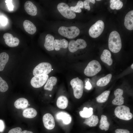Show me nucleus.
Returning a JSON list of instances; mask_svg holds the SVG:
<instances>
[{
    "instance_id": "nucleus-1",
    "label": "nucleus",
    "mask_w": 133,
    "mask_h": 133,
    "mask_svg": "<svg viewBox=\"0 0 133 133\" xmlns=\"http://www.w3.org/2000/svg\"><path fill=\"white\" fill-rule=\"evenodd\" d=\"M108 47L110 51L114 53L118 52L122 47L120 35L116 31H113L110 34L108 39Z\"/></svg>"
},
{
    "instance_id": "nucleus-2",
    "label": "nucleus",
    "mask_w": 133,
    "mask_h": 133,
    "mask_svg": "<svg viewBox=\"0 0 133 133\" xmlns=\"http://www.w3.org/2000/svg\"><path fill=\"white\" fill-rule=\"evenodd\" d=\"M114 113L118 118L123 120H128L133 117V114L130 112V108L124 105H119L115 109Z\"/></svg>"
},
{
    "instance_id": "nucleus-3",
    "label": "nucleus",
    "mask_w": 133,
    "mask_h": 133,
    "mask_svg": "<svg viewBox=\"0 0 133 133\" xmlns=\"http://www.w3.org/2000/svg\"><path fill=\"white\" fill-rule=\"evenodd\" d=\"M59 33L61 35L69 39L75 38L78 36L80 33L79 29L75 26L67 27H60L58 30Z\"/></svg>"
},
{
    "instance_id": "nucleus-4",
    "label": "nucleus",
    "mask_w": 133,
    "mask_h": 133,
    "mask_svg": "<svg viewBox=\"0 0 133 133\" xmlns=\"http://www.w3.org/2000/svg\"><path fill=\"white\" fill-rule=\"evenodd\" d=\"M101 69L100 64L98 61L92 60L88 63L85 69L84 73L87 76H93L98 73Z\"/></svg>"
},
{
    "instance_id": "nucleus-5",
    "label": "nucleus",
    "mask_w": 133,
    "mask_h": 133,
    "mask_svg": "<svg viewBox=\"0 0 133 133\" xmlns=\"http://www.w3.org/2000/svg\"><path fill=\"white\" fill-rule=\"evenodd\" d=\"M70 84L73 89L75 97L77 99L81 98L82 96L83 90L82 81L77 77L72 79Z\"/></svg>"
},
{
    "instance_id": "nucleus-6",
    "label": "nucleus",
    "mask_w": 133,
    "mask_h": 133,
    "mask_svg": "<svg viewBox=\"0 0 133 133\" xmlns=\"http://www.w3.org/2000/svg\"><path fill=\"white\" fill-rule=\"evenodd\" d=\"M52 69L51 64L48 62L41 63L34 69L33 74L34 76L47 74L50 73Z\"/></svg>"
},
{
    "instance_id": "nucleus-7",
    "label": "nucleus",
    "mask_w": 133,
    "mask_h": 133,
    "mask_svg": "<svg viewBox=\"0 0 133 133\" xmlns=\"http://www.w3.org/2000/svg\"><path fill=\"white\" fill-rule=\"evenodd\" d=\"M104 27V23L102 21H98L90 28L89 31V35L93 38L97 37L101 34Z\"/></svg>"
},
{
    "instance_id": "nucleus-8",
    "label": "nucleus",
    "mask_w": 133,
    "mask_h": 133,
    "mask_svg": "<svg viewBox=\"0 0 133 133\" xmlns=\"http://www.w3.org/2000/svg\"><path fill=\"white\" fill-rule=\"evenodd\" d=\"M57 8L61 14L66 18L72 19L76 17L75 13L71 10L69 7L65 3H59L57 6Z\"/></svg>"
},
{
    "instance_id": "nucleus-9",
    "label": "nucleus",
    "mask_w": 133,
    "mask_h": 133,
    "mask_svg": "<svg viewBox=\"0 0 133 133\" xmlns=\"http://www.w3.org/2000/svg\"><path fill=\"white\" fill-rule=\"evenodd\" d=\"M86 46L87 43L84 40L79 39L76 41H70L68 44V48L70 52H74L79 49L85 48Z\"/></svg>"
},
{
    "instance_id": "nucleus-10",
    "label": "nucleus",
    "mask_w": 133,
    "mask_h": 133,
    "mask_svg": "<svg viewBox=\"0 0 133 133\" xmlns=\"http://www.w3.org/2000/svg\"><path fill=\"white\" fill-rule=\"evenodd\" d=\"M49 78L48 74L35 76L31 79V83L32 86L35 88H39L43 86Z\"/></svg>"
},
{
    "instance_id": "nucleus-11",
    "label": "nucleus",
    "mask_w": 133,
    "mask_h": 133,
    "mask_svg": "<svg viewBox=\"0 0 133 133\" xmlns=\"http://www.w3.org/2000/svg\"><path fill=\"white\" fill-rule=\"evenodd\" d=\"M3 37L5 44L9 47H14L17 46L19 43V39L17 37H14L10 33H4Z\"/></svg>"
},
{
    "instance_id": "nucleus-12",
    "label": "nucleus",
    "mask_w": 133,
    "mask_h": 133,
    "mask_svg": "<svg viewBox=\"0 0 133 133\" xmlns=\"http://www.w3.org/2000/svg\"><path fill=\"white\" fill-rule=\"evenodd\" d=\"M43 121L45 127L48 130L52 129L55 127L54 118L50 114L47 113L45 114L43 117Z\"/></svg>"
},
{
    "instance_id": "nucleus-13",
    "label": "nucleus",
    "mask_w": 133,
    "mask_h": 133,
    "mask_svg": "<svg viewBox=\"0 0 133 133\" xmlns=\"http://www.w3.org/2000/svg\"><path fill=\"white\" fill-rule=\"evenodd\" d=\"M123 94V90L118 88L116 89L114 92L115 98L112 101V103L115 105H121L123 104L124 98L122 96Z\"/></svg>"
},
{
    "instance_id": "nucleus-14",
    "label": "nucleus",
    "mask_w": 133,
    "mask_h": 133,
    "mask_svg": "<svg viewBox=\"0 0 133 133\" xmlns=\"http://www.w3.org/2000/svg\"><path fill=\"white\" fill-rule=\"evenodd\" d=\"M24 9L29 15L33 16L36 15L37 13V9L36 6L31 1H26L24 4Z\"/></svg>"
},
{
    "instance_id": "nucleus-15",
    "label": "nucleus",
    "mask_w": 133,
    "mask_h": 133,
    "mask_svg": "<svg viewBox=\"0 0 133 133\" xmlns=\"http://www.w3.org/2000/svg\"><path fill=\"white\" fill-rule=\"evenodd\" d=\"M126 28L129 30H133V11L128 12L126 15L124 21Z\"/></svg>"
},
{
    "instance_id": "nucleus-16",
    "label": "nucleus",
    "mask_w": 133,
    "mask_h": 133,
    "mask_svg": "<svg viewBox=\"0 0 133 133\" xmlns=\"http://www.w3.org/2000/svg\"><path fill=\"white\" fill-rule=\"evenodd\" d=\"M56 117L57 119L62 120L64 124L68 125L70 123L72 120L70 115L67 113L64 112H60L56 115Z\"/></svg>"
},
{
    "instance_id": "nucleus-17",
    "label": "nucleus",
    "mask_w": 133,
    "mask_h": 133,
    "mask_svg": "<svg viewBox=\"0 0 133 133\" xmlns=\"http://www.w3.org/2000/svg\"><path fill=\"white\" fill-rule=\"evenodd\" d=\"M23 24L24 30L29 34H33L36 32V26L30 21L27 20H24Z\"/></svg>"
},
{
    "instance_id": "nucleus-18",
    "label": "nucleus",
    "mask_w": 133,
    "mask_h": 133,
    "mask_svg": "<svg viewBox=\"0 0 133 133\" xmlns=\"http://www.w3.org/2000/svg\"><path fill=\"white\" fill-rule=\"evenodd\" d=\"M54 37L53 36L49 34L47 35L45 37L44 46L47 50L50 51L54 50Z\"/></svg>"
},
{
    "instance_id": "nucleus-19",
    "label": "nucleus",
    "mask_w": 133,
    "mask_h": 133,
    "mask_svg": "<svg viewBox=\"0 0 133 133\" xmlns=\"http://www.w3.org/2000/svg\"><path fill=\"white\" fill-rule=\"evenodd\" d=\"M111 54L108 50L105 49L103 50L100 58L101 61L108 65L110 66L113 63V60L111 58Z\"/></svg>"
},
{
    "instance_id": "nucleus-20",
    "label": "nucleus",
    "mask_w": 133,
    "mask_h": 133,
    "mask_svg": "<svg viewBox=\"0 0 133 133\" xmlns=\"http://www.w3.org/2000/svg\"><path fill=\"white\" fill-rule=\"evenodd\" d=\"M53 46L55 50L58 51L61 48H66L68 46V42L64 39L60 40L55 39L54 41Z\"/></svg>"
},
{
    "instance_id": "nucleus-21",
    "label": "nucleus",
    "mask_w": 133,
    "mask_h": 133,
    "mask_svg": "<svg viewBox=\"0 0 133 133\" xmlns=\"http://www.w3.org/2000/svg\"><path fill=\"white\" fill-rule=\"evenodd\" d=\"M28 101L24 98H20L16 100L14 103L15 107L18 109H24L27 107Z\"/></svg>"
},
{
    "instance_id": "nucleus-22",
    "label": "nucleus",
    "mask_w": 133,
    "mask_h": 133,
    "mask_svg": "<svg viewBox=\"0 0 133 133\" xmlns=\"http://www.w3.org/2000/svg\"><path fill=\"white\" fill-rule=\"evenodd\" d=\"M68 103V100L65 96H61L58 98L56 105L57 107L61 109H64L67 106Z\"/></svg>"
},
{
    "instance_id": "nucleus-23",
    "label": "nucleus",
    "mask_w": 133,
    "mask_h": 133,
    "mask_svg": "<svg viewBox=\"0 0 133 133\" xmlns=\"http://www.w3.org/2000/svg\"><path fill=\"white\" fill-rule=\"evenodd\" d=\"M99 120L98 116L92 115L90 117L87 118L83 123L90 127H95L97 126Z\"/></svg>"
},
{
    "instance_id": "nucleus-24",
    "label": "nucleus",
    "mask_w": 133,
    "mask_h": 133,
    "mask_svg": "<svg viewBox=\"0 0 133 133\" xmlns=\"http://www.w3.org/2000/svg\"><path fill=\"white\" fill-rule=\"evenodd\" d=\"M112 77V74H109L100 79L97 82V85L99 87H103L107 85L110 82Z\"/></svg>"
},
{
    "instance_id": "nucleus-25",
    "label": "nucleus",
    "mask_w": 133,
    "mask_h": 133,
    "mask_svg": "<svg viewBox=\"0 0 133 133\" xmlns=\"http://www.w3.org/2000/svg\"><path fill=\"white\" fill-rule=\"evenodd\" d=\"M57 79L56 77L52 76L48 79L46 84L44 87V89L49 91L52 90L53 86L56 83Z\"/></svg>"
},
{
    "instance_id": "nucleus-26",
    "label": "nucleus",
    "mask_w": 133,
    "mask_h": 133,
    "mask_svg": "<svg viewBox=\"0 0 133 133\" xmlns=\"http://www.w3.org/2000/svg\"><path fill=\"white\" fill-rule=\"evenodd\" d=\"M9 59V56L3 52L0 53V71L3 70Z\"/></svg>"
},
{
    "instance_id": "nucleus-27",
    "label": "nucleus",
    "mask_w": 133,
    "mask_h": 133,
    "mask_svg": "<svg viewBox=\"0 0 133 133\" xmlns=\"http://www.w3.org/2000/svg\"><path fill=\"white\" fill-rule=\"evenodd\" d=\"M100 123L99 127L100 129L104 130L105 131L108 130L110 124L108 121L107 118L106 116L104 115L101 116Z\"/></svg>"
},
{
    "instance_id": "nucleus-28",
    "label": "nucleus",
    "mask_w": 133,
    "mask_h": 133,
    "mask_svg": "<svg viewBox=\"0 0 133 133\" xmlns=\"http://www.w3.org/2000/svg\"><path fill=\"white\" fill-rule=\"evenodd\" d=\"M22 114L23 116L26 118H32L37 115V112L33 108H29L25 109L23 111Z\"/></svg>"
},
{
    "instance_id": "nucleus-29",
    "label": "nucleus",
    "mask_w": 133,
    "mask_h": 133,
    "mask_svg": "<svg viewBox=\"0 0 133 133\" xmlns=\"http://www.w3.org/2000/svg\"><path fill=\"white\" fill-rule=\"evenodd\" d=\"M93 109L90 107L89 108L85 107L83 110L79 112L80 116L83 118H87L92 116L93 114Z\"/></svg>"
},
{
    "instance_id": "nucleus-30",
    "label": "nucleus",
    "mask_w": 133,
    "mask_h": 133,
    "mask_svg": "<svg viewBox=\"0 0 133 133\" xmlns=\"http://www.w3.org/2000/svg\"><path fill=\"white\" fill-rule=\"evenodd\" d=\"M110 91L106 90L102 92L96 98L97 101L100 103H102L106 102L108 100Z\"/></svg>"
},
{
    "instance_id": "nucleus-31",
    "label": "nucleus",
    "mask_w": 133,
    "mask_h": 133,
    "mask_svg": "<svg viewBox=\"0 0 133 133\" xmlns=\"http://www.w3.org/2000/svg\"><path fill=\"white\" fill-rule=\"evenodd\" d=\"M110 8L113 10H118L121 9L123 6V2L119 0H111L110 1Z\"/></svg>"
},
{
    "instance_id": "nucleus-32",
    "label": "nucleus",
    "mask_w": 133,
    "mask_h": 133,
    "mask_svg": "<svg viewBox=\"0 0 133 133\" xmlns=\"http://www.w3.org/2000/svg\"><path fill=\"white\" fill-rule=\"evenodd\" d=\"M83 1H78L76 5L74 6H71L70 8L71 10L74 12L80 13L82 11L81 8H83Z\"/></svg>"
},
{
    "instance_id": "nucleus-33",
    "label": "nucleus",
    "mask_w": 133,
    "mask_h": 133,
    "mask_svg": "<svg viewBox=\"0 0 133 133\" xmlns=\"http://www.w3.org/2000/svg\"><path fill=\"white\" fill-rule=\"evenodd\" d=\"M8 89V85L6 82L0 76V91L5 92Z\"/></svg>"
},
{
    "instance_id": "nucleus-34",
    "label": "nucleus",
    "mask_w": 133,
    "mask_h": 133,
    "mask_svg": "<svg viewBox=\"0 0 133 133\" xmlns=\"http://www.w3.org/2000/svg\"><path fill=\"white\" fill-rule=\"evenodd\" d=\"M90 2L94 4L95 2L94 0H86L84 1L83 2L85 8V9H87L88 11L90 10V7L89 5Z\"/></svg>"
},
{
    "instance_id": "nucleus-35",
    "label": "nucleus",
    "mask_w": 133,
    "mask_h": 133,
    "mask_svg": "<svg viewBox=\"0 0 133 133\" xmlns=\"http://www.w3.org/2000/svg\"><path fill=\"white\" fill-rule=\"evenodd\" d=\"M22 129L20 127H17L10 130L8 133H20Z\"/></svg>"
},
{
    "instance_id": "nucleus-36",
    "label": "nucleus",
    "mask_w": 133,
    "mask_h": 133,
    "mask_svg": "<svg viewBox=\"0 0 133 133\" xmlns=\"http://www.w3.org/2000/svg\"><path fill=\"white\" fill-rule=\"evenodd\" d=\"M7 22V18L3 16H0V23L2 26L6 25Z\"/></svg>"
},
{
    "instance_id": "nucleus-37",
    "label": "nucleus",
    "mask_w": 133,
    "mask_h": 133,
    "mask_svg": "<svg viewBox=\"0 0 133 133\" xmlns=\"http://www.w3.org/2000/svg\"><path fill=\"white\" fill-rule=\"evenodd\" d=\"M12 0H5L8 9L10 11L12 10L13 8V5L12 3Z\"/></svg>"
},
{
    "instance_id": "nucleus-38",
    "label": "nucleus",
    "mask_w": 133,
    "mask_h": 133,
    "mask_svg": "<svg viewBox=\"0 0 133 133\" xmlns=\"http://www.w3.org/2000/svg\"><path fill=\"white\" fill-rule=\"evenodd\" d=\"M116 133H130V132L126 129H117L115 131Z\"/></svg>"
},
{
    "instance_id": "nucleus-39",
    "label": "nucleus",
    "mask_w": 133,
    "mask_h": 133,
    "mask_svg": "<svg viewBox=\"0 0 133 133\" xmlns=\"http://www.w3.org/2000/svg\"><path fill=\"white\" fill-rule=\"evenodd\" d=\"M5 125L3 121L0 120V132H3L5 129Z\"/></svg>"
},
{
    "instance_id": "nucleus-40",
    "label": "nucleus",
    "mask_w": 133,
    "mask_h": 133,
    "mask_svg": "<svg viewBox=\"0 0 133 133\" xmlns=\"http://www.w3.org/2000/svg\"><path fill=\"white\" fill-rule=\"evenodd\" d=\"M85 88L88 90H90L92 87V85L90 82L88 81H87L86 83Z\"/></svg>"
},
{
    "instance_id": "nucleus-41",
    "label": "nucleus",
    "mask_w": 133,
    "mask_h": 133,
    "mask_svg": "<svg viewBox=\"0 0 133 133\" xmlns=\"http://www.w3.org/2000/svg\"><path fill=\"white\" fill-rule=\"evenodd\" d=\"M20 133H33L31 131L25 130L21 131Z\"/></svg>"
},
{
    "instance_id": "nucleus-42",
    "label": "nucleus",
    "mask_w": 133,
    "mask_h": 133,
    "mask_svg": "<svg viewBox=\"0 0 133 133\" xmlns=\"http://www.w3.org/2000/svg\"><path fill=\"white\" fill-rule=\"evenodd\" d=\"M133 64H132V65H131V67L132 69H133Z\"/></svg>"
},
{
    "instance_id": "nucleus-43",
    "label": "nucleus",
    "mask_w": 133,
    "mask_h": 133,
    "mask_svg": "<svg viewBox=\"0 0 133 133\" xmlns=\"http://www.w3.org/2000/svg\"><path fill=\"white\" fill-rule=\"evenodd\" d=\"M97 0V1H100V0Z\"/></svg>"
},
{
    "instance_id": "nucleus-44",
    "label": "nucleus",
    "mask_w": 133,
    "mask_h": 133,
    "mask_svg": "<svg viewBox=\"0 0 133 133\" xmlns=\"http://www.w3.org/2000/svg\"><path fill=\"white\" fill-rule=\"evenodd\" d=\"M50 97H51V95H50Z\"/></svg>"
},
{
    "instance_id": "nucleus-45",
    "label": "nucleus",
    "mask_w": 133,
    "mask_h": 133,
    "mask_svg": "<svg viewBox=\"0 0 133 133\" xmlns=\"http://www.w3.org/2000/svg\"><path fill=\"white\" fill-rule=\"evenodd\" d=\"M52 70H53V69H52Z\"/></svg>"
},
{
    "instance_id": "nucleus-46",
    "label": "nucleus",
    "mask_w": 133,
    "mask_h": 133,
    "mask_svg": "<svg viewBox=\"0 0 133 133\" xmlns=\"http://www.w3.org/2000/svg\"><path fill=\"white\" fill-rule=\"evenodd\" d=\"M30 105V104H29V105Z\"/></svg>"
},
{
    "instance_id": "nucleus-47",
    "label": "nucleus",
    "mask_w": 133,
    "mask_h": 133,
    "mask_svg": "<svg viewBox=\"0 0 133 133\" xmlns=\"http://www.w3.org/2000/svg\"></svg>"
}]
</instances>
